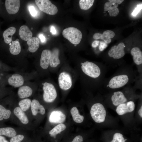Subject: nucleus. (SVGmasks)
<instances>
[{"mask_svg":"<svg viewBox=\"0 0 142 142\" xmlns=\"http://www.w3.org/2000/svg\"><path fill=\"white\" fill-rule=\"evenodd\" d=\"M137 77L132 65L124 64L120 66L113 75L105 79L103 86L114 91L131 85L135 82Z\"/></svg>","mask_w":142,"mask_h":142,"instance_id":"nucleus-1","label":"nucleus"},{"mask_svg":"<svg viewBox=\"0 0 142 142\" xmlns=\"http://www.w3.org/2000/svg\"><path fill=\"white\" fill-rule=\"evenodd\" d=\"M81 68L85 77L87 86L98 88L103 86L107 71L104 64L87 61L81 63Z\"/></svg>","mask_w":142,"mask_h":142,"instance_id":"nucleus-2","label":"nucleus"},{"mask_svg":"<svg viewBox=\"0 0 142 142\" xmlns=\"http://www.w3.org/2000/svg\"><path fill=\"white\" fill-rule=\"evenodd\" d=\"M137 89L135 85L133 87L131 85H127L121 90L113 91L109 94L106 96L105 100L107 103L116 107L121 104L139 97L135 93Z\"/></svg>","mask_w":142,"mask_h":142,"instance_id":"nucleus-3","label":"nucleus"},{"mask_svg":"<svg viewBox=\"0 0 142 142\" xmlns=\"http://www.w3.org/2000/svg\"><path fill=\"white\" fill-rule=\"evenodd\" d=\"M125 46L123 42L113 46L107 53L108 56L111 59L108 64L111 66L121 65L119 61L125 55Z\"/></svg>","mask_w":142,"mask_h":142,"instance_id":"nucleus-4","label":"nucleus"},{"mask_svg":"<svg viewBox=\"0 0 142 142\" xmlns=\"http://www.w3.org/2000/svg\"><path fill=\"white\" fill-rule=\"evenodd\" d=\"M90 114L92 118L96 123H101L104 121L106 111L102 102L101 101L93 104L91 108Z\"/></svg>","mask_w":142,"mask_h":142,"instance_id":"nucleus-5","label":"nucleus"},{"mask_svg":"<svg viewBox=\"0 0 142 142\" xmlns=\"http://www.w3.org/2000/svg\"><path fill=\"white\" fill-rule=\"evenodd\" d=\"M62 35L71 43L75 45L80 43L82 37V32L79 30L72 27L64 29L63 31Z\"/></svg>","mask_w":142,"mask_h":142,"instance_id":"nucleus-6","label":"nucleus"},{"mask_svg":"<svg viewBox=\"0 0 142 142\" xmlns=\"http://www.w3.org/2000/svg\"><path fill=\"white\" fill-rule=\"evenodd\" d=\"M35 2L39 9L50 15H54L58 12L57 7L49 0H36Z\"/></svg>","mask_w":142,"mask_h":142,"instance_id":"nucleus-7","label":"nucleus"},{"mask_svg":"<svg viewBox=\"0 0 142 142\" xmlns=\"http://www.w3.org/2000/svg\"><path fill=\"white\" fill-rule=\"evenodd\" d=\"M43 98L44 101L47 103L53 102L57 97V92L54 85L52 84L45 82L43 85Z\"/></svg>","mask_w":142,"mask_h":142,"instance_id":"nucleus-8","label":"nucleus"},{"mask_svg":"<svg viewBox=\"0 0 142 142\" xmlns=\"http://www.w3.org/2000/svg\"><path fill=\"white\" fill-rule=\"evenodd\" d=\"M130 53L133 57V62L136 65L139 78L142 79V52L140 48L134 47L131 49Z\"/></svg>","mask_w":142,"mask_h":142,"instance_id":"nucleus-9","label":"nucleus"},{"mask_svg":"<svg viewBox=\"0 0 142 142\" xmlns=\"http://www.w3.org/2000/svg\"><path fill=\"white\" fill-rule=\"evenodd\" d=\"M58 82L60 88L65 90L70 89L72 84L71 75L66 72H63L60 74L58 78Z\"/></svg>","mask_w":142,"mask_h":142,"instance_id":"nucleus-10","label":"nucleus"},{"mask_svg":"<svg viewBox=\"0 0 142 142\" xmlns=\"http://www.w3.org/2000/svg\"><path fill=\"white\" fill-rule=\"evenodd\" d=\"M135 107L134 100H131L118 105L116 107L115 111L118 115H122L132 112L134 110Z\"/></svg>","mask_w":142,"mask_h":142,"instance_id":"nucleus-11","label":"nucleus"},{"mask_svg":"<svg viewBox=\"0 0 142 142\" xmlns=\"http://www.w3.org/2000/svg\"><path fill=\"white\" fill-rule=\"evenodd\" d=\"M20 4L19 0H6L5 1L6 8L10 14L16 13L19 10Z\"/></svg>","mask_w":142,"mask_h":142,"instance_id":"nucleus-12","label":"nucleus"},{"mask_svg":"<svg viewBox=\"0 0 142 142\" xmlns=\"http://www.w3.org/2000/svg\"><path fill=\"white\" fill-rule=\"evenodd\" d=\"M31 108L32 114L34 116H36L38 114L44 115L45 113L44 107L36 99H34L31 101Z\"/></svg>","mask_w":142,"mask_h":142,"instance_id":"nucleus-13","label":"nucleus"},{"mask_svg":"<svg viewBox=\"0 0 142 142\" xmlns=\"http://www.w3.org/2000/svg\"><path fill=\"white\" fill-rule=\"evenodd\" d=\"M65 119L66 116L63 113L60 111L57 110L51 112L49 121L52 123H60L64 121Z\"/></svg>","mask_w":142,"mask_h":142,"instance_id":"nucleus-14","label":"nucleus"},{"mask_svg":"<svg viewBox=\"0 0 142 142\" xmlns=\"http://www.w3.org/2000/svg\"><path fill=\"white\" fill-rule=\"evenodd\" d=\"M51 51L48 49H45L42 52L40 60V65L43 69H47L49 65Z\"/></svg>","mask_w":142,"mask_h":142,"instance_id":"nucleus-15","label":"nucleus"},{"mask_svg":"<svg viewBox=\"0 0 142 142\" xmlns=\"http://www.w3.org/2000/svg\"><path fill=\"white\" fill-rule=\"evenodd\" d=\"M13 113L22 124L24 125L28 124L29 122L28 118L25 112L19 106L15 107L13 110Z\"/></svg>","mask_w":142,"mask_h":142,"instance_id":"nucleus-16","label":"nucleus"},{"mask_svg":"<svg viewBox=\"0 0 142 142\" xmlns=\"http://www.w3.org/2000/svg\"><path fill=\"white\" fill-rule=\"evenodd\" d=\"M24 82L23 78L19 74H14L8 79L9 84L15 87H19L22 85Z\"/></svg>","mask_w":142,"mask_h":142,"instance_id":"nucleus-17","label":"nucleus"},{"mask_svg":"<svg viewBox=\"0 0 142 142\" xmlns=\"http://www.w3.org/2000/svg\"><path fill=\"white\" fill-rule=\"evenodd\" d=\"M19 34L21 39L27 41L32 36V33L28 27L26 25H23L20 27Z\"/></svg>","mask_w":142,"mask_h":142,"instance_id":"nucleus-18","label":"nucleus"},{"mask_svg":"<svg viewBox=\"0 0 142 142\" xmlns=\"http://www.w3.org/2000/svg\"><path fill=\"white\" fill-rule=\"evenodd\" d=\"M59 50L57 48H54L51 52L49 63V65L51 67H56L60 63V62L59 58Z\"/></svg>","mask_w":142,"mask_h":142,"instance_id":"nucleus-19","label":"nucleus"},{"mask_svg":"<svg viewBox=\"0 0 142 142\" xmlns=\"http://www.w3.org/2000/svg\"><path fill=\"white\" fill-rule=\"evenodd\" d=\"M32 93V89L26 85L22 86L19 88L17 92L19 97L21 99H24L30 96Z\"/></svg>","mask_w":142,"mask_h":142,"instance_id":"nucleus-20","label":"nucleus"},{"mask_svg":"<svg viewBox=\"0 0 142 142\" xmlns=\"http://www.w3.org/2000/svg\"><path fill=\"white\" fill-rule=\"evenodd\" d=\"M27 43L28 46V50L31 52L34 53L36 52L39 46V40L37 37H32L27 41Z\"/></svg>","mask_w":142,"mask_h":142,"instance_id":"nucleus-21","label":"nucleus"},{"mask_svg":"<svg viewBox=\"0 0 142 142\" xmlns=\"http://www.w3.org/2000/svg\"><path fill=\"white\" fill-rule=\"evenodd\" d=\"M16 29L13 27H10L6 30L3 33V36L5 42L7 44L11 43L12 41L13 35L16 32Z\"/></svg>","mask_w":142,"mask_h":142,"instance_id":"nucleus-22","label":"nucleus"},{"mask_svg":"<svg viewBox=\"0 0 142 142\" xmlns=\"http://www.w3.org/2000/svg\"><path fill=\"white\" fill-rule=\"evenodd\" d=\"M17 132L12 127H6L0 128V135H4L12 138L17 135Z\"/></svg>","mask_w":142,"mask_h":142,"instance_id":"nucleus-23","label":"nucleus"},{"mask_svg":"<svg viewBox=\"0 0 142 142\" xmlns=\"http://www.w3.org/2000/svg\"><path fill=\"white\" fill-rule=\"evenodd\" d=\"M70 112L73 120L74 122L80 123L83 121L84 117L79 114V111L76 107H73L71 109Z\"/></svg>","mask_w":142,"mask_h":142,"instance_id":"nucleus-24","label":"nucleus"},{"mask_svg":"<svg viewBox=\"0 0 142 142\" xmlns=\"http://www.w3.org/2000/svg\"><path fill=\"white\" fill-rule=\"evenodd\" d=\"M9 51L13 55H17L20 52L21 48L19 42L16 40L12 41L9 46Z\"/></svg>","mask_w":142,"mask_h":142,"instance_id":"nucleus-25","label":"nucleus"},{"mask_svg":"<svg viewBox=\"0 0 142 142\" xmlns=\"http://www.w3.org/2000/svg\"><path fill=\"white\" fill-rule=\"evenodd\" d=\"M66 128V125L62 123H60L56 126L50 130L49 133L50 136L55 138L56 135L64 131Z\"/></svg>","mask_w":142,"mask_h":142,"instance_id":"nucleus-26","label":"nucleus"},{"mask_svg":"<svg viewBox=\"0 0 142 142\" xmlns=\"http://www.w3.org/2000/svg\"><path fill=\"white\" fill-rule=\"evenodd\" d=\"M31 100L29 98L22 99L18 103L19 107L23 111H26L31 107Z\"/></svg>","mask_w":142,"mask_h":142,"instance_id":"nucleus-27","label":"nucleus"},{"mask_svg":"<svg viewBox=\"0 0 142 142\" xmlns=\"http://www.w3.org/2000/svg\"><path fill=\"white\" fill-rule=\"evenodd\" d=\"M127 139H125L122 133L116 132L113 135L111 139L108 142H127Z\"/></svg>","mask_w":142,"mask_h":142,"instance_id":"nucleus-28","label":"nucleus"},{"mask_svg":"<svg viewBox=\"0 0 142 142\" xmlns=\"http://www.w3.org/2000/svg\"><path fill=\"white\" fill-rule=\"evenodd\" d=\"M11 113L10 110L6 109L0 104V121L8 119L10 117Z\"/></svg>","mask_w":142,"mask_h":142,"instance_id":"nucleus-29","label":"nucleus"},{"mask_svg":"<svg viewBox=\"0 0 142 142\" xmlns=\"http://www.w3.org/2000/svg\"><path fill=\"white\" fill-rule=\"evenodd\" d=\"M94 1V0H80V7L82 10H87L93 6Z\"/></svg>","mask_w":142,"mask_h":142,"instance_id":"nucleus-30","label":"nucleus"},{"mask_svg":"<svg viewBox=\"0 0 142 142\" xmlns=\"http://www.w3.org/2000/svg\"><path fill=\"white\" fill-rule=\"evenodd\" d=\"M114 3L113 5L109 11V15L111 17H115L118 14L119 11L117 8L118 4L117 3Z\"/></svg>","mask_w":142,"mask_h":142,"instance_id":"nucleus-31","label":"nucleus"},{"mask_svg":"<svg viewBox=\"0 0 142 142\" xmlns=\"http://www.w3.org/2000/svg\"><path fill=\"white\" fill-rule=\"evenodd\" d=\"M115 35V33L113 31L108 30L104 31L103 33L102 37L111 39L113 38Z\"/></svg>","mask_w":142,"mask_h":142,"instance_id":"nucleus-32","label":"nucleus"},{"mask_svg":"<svg viewBox=\"0 0 142 142\" xmlns=\"http://www.w3.org/2000/svg\"><path fill=\"white\" fill-rule=\"evenodd\" d=\"M24 138V136L22 134H18L11 138L10 142H21Z\"/></svg>","mask_w":142,"mask_h":142,"instance_id":"nucleus-33","label":"nucleus"},{"mask_svg":"<svg viewBox=\"0 0 142 142\" xmlns=\"http://www.w3.org/2000/svg\"><path fill=\"white\" fill-rule=\"evenodd\" d=\"M141 9L142 4L138 5L137 7L135 8L133 12L132 13V15L133 16H136Z\"/></svg>","mask_w":142,"mask_h":142,"instance_id":"nucleus-34","label":"nucleus"},{"mask_svg":"<svg viewBox=\"0 0 142 142\" xmlns=\"http://www.w3.org/2000/svg\"><path fill=\"white\" fill-rule=\"evenodd\" d=\"M108 46L107 44L104 42L101 41L100 42V45H99L98 49L101 52L103 51Z\"/></svg>","mask_w":142,"mask_h":142,"instance_id":"nucleus-35","label":"nucleus"},{"mask_svg":"<svg viewBox=\"0 0 142 142\" xmlns=\"http://www.w3.org/2000/svg\"><path fill=\"white\" fill-rule=\"evenodd\" d=\"M114 3L109 1L106 2L104 6V10L105 11H109L113 5Z\"/></svg>","mask_w":142,"mask_h":142,"instance_id":"nucleus-36","label":"nucleus"},{"mask_svg":"<svg viewBox=\"0 0 142 142\" xmlns=\"http://www.w3.org/2000/svg\"><path fill=\"white\" fill-rule=\"evenodd\" d=\"M28 9L31 15L32 16L35 17L37 15V12L33 6H30Z\"/></svg>","mask_w":142,"mask_h":142,"instance_id":"nucleus-37","label":"nucleus"},{"mask_svg":"<svg viewBox=\"0 0 142 142\" xmlns=\"http://www.w3.org/2000/svg\"><path fill=\"white\" fill-rule=\"evenodd\" d=\"M83 141V138L82 136L80 135L76 136L71 142H82Z\"/></svg>","mask_w":142,"mask_h":142,"instance_id":"nucleus-38","label":"nucleus"},{"mask_svg":"<svg viewBox=\"0 0 142 142\" xmlns=\"http://www.w3.org/2000/svg\"><path fill=\"white\" fill-rule=\"evenodd\" d=\"M102 36V34L99 33H95L93 36V37L94 39H101Z\"/></svg>","mask_w":142,"mask_h":142,"instance_id":"nucleus-39","label":"nucleus"},{"mask_svg":"<svg viewBox=\"0 0 142 142\" xmlns=\"http://www.w3.org/2000/svg\"><path fill=\"white\" fill-rule=\"evenodd\" d=\"M109 2L113 3H117L118 4H120L121 3L124 1L123 0H108Z\"/></svg>","mask_w":142,"mask_h":142,"instance_id":"nucleus-40","label":"nucleus"},{"mask_svg":"<svg viewBox=\"0 0 142 142\" xmlns=\"http://www.w3.org/2000/svg\"><path fill=\"white\" fill-rule=\"evenodd\" d=\"M99 41L95 40L92 43V46L94 48H96L99 45Z\"/></svg>","mask_w":142,"mask_h":142,"instance_id":"nucleus-41","label":"nucleus"},{"mask_svg":"<svg viewBox=\"0 0 142 142\" xmlns=\"http://www.w3.org/2000/svg\"><path fill=\"white\" fill-rule=\"evenodd\" d=\"M50 32L53 35H55L56 34L57 31L54 26H52L51 27L50 29Z\"/></svg>","mask_w":142,"mask_h":142,"instance_id":"nucleus-42","label":"nucleus"},{"mask_svg":"<svg viewBox=\"0 0 142 142\" xmlns=\"http://www.w3.org/2000/svg\"><path fill=\"white\" fill-rule=\"evenodd\" d=\"M39 37L42 42H44L46 40V38L45 36L42 34H40L39 36Z\"/></svg>","mask_w":142,"mask_h":142,"instance_id":"nucleus-43","label":"nucleus"},{"mask_svg":"<svg viewBox=\"0 0 142 142\" xmlns=\"http://www.w3.org/2000/svg\"><path fill=\"white\" fill-rule=\"evenodd\" d=\"M0 142H9L4 136L0 135Z\"/></svg>","mask_w":142,"mask_h":142,"instance_id":"nucleus-44","label":"nucleus"},{"mask_svg":"<svg viewBox=\"0 0 142 142\" xmlns=\"http://www.w3.org/2000/svg\"><path fill=\"white\" fill-rule=\"evenodd\" d=\"M138 114L142 118V105L141 104L140 107L138 111Z\"/></svg>","mask_w":142,"mask_h":142,"instance_id":"nucleus-45","label":"nucleus"},{"mask_svg":"<svg viewBox=\"0 0 142 142\" xmlns=\"http://www.w3.org/2000/svg\"><path fill=\"white\" fill-rule=\"evenodd\" d=\"M0 79H1V77H0Z\"/></svg>","mask_w":142,"mask_h":142,"instance_id":"nucleus-46","label":"nucleus"}]
</instances>
